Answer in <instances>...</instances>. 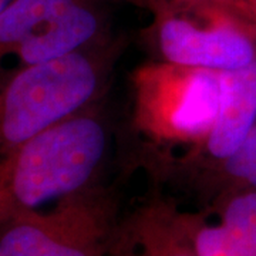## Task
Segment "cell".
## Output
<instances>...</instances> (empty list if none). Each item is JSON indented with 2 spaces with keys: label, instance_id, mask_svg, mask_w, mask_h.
<instances>
[{
  "label": "cell",
  "instance_id": "6da1fadb",
  "mask_svg": "<svg viewBox=\"0 0 256 256\" xmlns=\"http://www.w3.org/2000/svg\"><path fill=\"white\" fill-rule=\"evenodd\" d=\"M108 137L97 101L0 158V224L98 184Z\"/></svg>",
  "mask_w": 256,
  "mask_h": 256
},
{
  "label": "cell",
  "instance_id": "7a4b0ae2",
  "mask_svg": "<svg viewBox=\"0 0 256 256\" xmlns=\"http://www.w3.org/2000/svg\"><path fill=\"white\" fill-rule=\"evenodd\" d=\"M111 40L0 80V158L47 127L100 101L116 60Z\"/></svg>",
  "mask_w": 256,
  "mask_h": 256
},
{
  "label": "cell",
  "instance_id": "3957f363",
  "mask_svg": "<svg viewBox=\"0 0 256 256\" xmlns=\"http://www.w3.org/2000/svg\"><path fill=\"white\" fill-rule=\"evenodd\" d=\"M220 73L166 63L142 64L132 78L136 127L160 146H198L218 112Z\"/></svg>",
  "mask_w": 256,
  "mask_h": 256
},
{
  "label": "cell",
  "instance_id": "277c9868",
  "mask_svg": "<svg viewBox=\"0 0 256 256\" xmlns=\"http://www.w3.org/2000/svg\"><path fill=\"white\" fill-rule=\"evenodd\" d=\"M114 194L96 184L0 224V256H106L118 220Z\"/></svg>",
  "mask_w": 256,
  "mask_h": 256
},
{
  "label": "cell",
  "instance_id": "5b68a950",
  "mask_svg": "<svg viewBox=\"0 0 256 256\" xmlns=\"http://www.w3.org/2000/svg\"><path fill=\"white\" fill-rule=\"evenodd\" d=\"M150 36L160 60L226 73L256 63V26L222 6L152 12Z\"/></svg>",
  "mask_w": 256,
  "mask_h": 256
},
{
  "label": "cell",
  "instance_id": "8992f818",
  "mask_svg": "<svg viewBox=\"0 0 256 256\" xmlns=\"http://www.w3.org/2000/svg\"><path fill=\"white\" fill-rule=\"evenodd\" d=\"M220 107L212 127L185 160L186 165L194 162L184 168L188 180L232 156L256 122V63L220 73Z\"/></svg>",
  "mask_w": 256,
  "mask_h": 256
},
{
  "label": "cell",
  "instance_id": "52a82bcc",
  "mask_svg": "<svg viewBox=\"0 0 256 256\" xmlns=\"http://www.w3.org/2000/svg\"><path fill=\"white\" fill-rule=\"evenodd\" d=\"M106 256H198L190 212L154 198L118 218Z\"/></svg>",
  "mask_w": 256,
  "mask_h": 256
},
{
  "label": "cell",
  "instance_id": "ba28073f",
  "mask_svg": "<svg viewBox=\"0 0 256 256\" xmlns=\"http://www.w3.org/2000/svg\"><path fill=\"white\" fill-rule=\"evenodd\" d=\"M190 224L198 256H256L254 190L220 194L205 212H190Z\"/></svg>",
  "mask_w": 256,
  "mask_h": 256
},
{
  "label": "cell",
  "instance_id": "9c48e42d",
  "mask_svg": "<svg viewBox=\"0 0 256 256\" xmlns=\"http://www.w3.org/2000/svg\"><path fill=\"white\" fill-rule=\"evenodd\" d=\"M107 0H84L60 13L23 44L10 72L77 53L107 38Z\"/></svg>",
  "mask_w": 256,
  "mask_h": 256
},
{
  "label": "cell",
  "instance_id": "30bf717a",
  "mask_svg": "<svg viewBox=\"0 0 256 256\" xmlns=\"http://www.w3.org/2000/svg\"><path fill=\"white\" fill-rule=\"evenodd\" d=\"M80 2L84 0H12L0 12V80L3 64L14 60L28 38Z\"/></svg>",
  "mask_w": 256,
  "mask_h": 256
},
{
  "label": "cell",
  "instance_id": "8fae6325",
  "mask_svg": "<svg viewBox=\"0 0 256 256\" xmlns=\"http://www.w3.org/2000/svg\"><path fill=\"white\" fill-rule=\"evenodd\" d=\"M208 201L229 191H256V122L232 156L188 180Z\"/></svg>",
  "mask_w": 256,
  "mask_h": 256
},
{
  "label": "cell",
  "instance_id": "7c38bea8",
  "mask_svg": "<svg viewBox=\"0 0 256 256\" xmlns=\"http://www.w3.org/2000/svg\"><path fill=\"white\" fill-rule=\"evenodd\" d=\"M134 4L152 12L161 9H180V8H194V6H222L232 10V0H130Z\"/></svg>",
  "mask_w": 256,
  "mask_h": 256
},
{
  "label": "cell",
  "instance_id": "4fadbf2b",
  "mask_svg": "<svg viewBox=\"0 0 256 256\" xmlns=\"http://www.w3.org/2000/svg\"><path fill=\"white\" fill-rule=\"evenodd\" d=\"M232 10L256 26V0H232Z\"/></svg>",
  "mask_w": 256,
  "mask_h": 256
},
{
  "label": "cell",
  "instance_id": "5bb4252c",
  "mask_svg": "<svg viewBox=\"0 0 256 256\" xmlns=\"http://www.w3.org/2000/svg\"><path fill=\"white\" fill-rule=\"evenodd\" d=\"M10 2H12V0H0V12L4 9V8L9 4Z\"/></svg>",
  "mask_w": 256,
  "mask_h": 256
}]
</instances>
